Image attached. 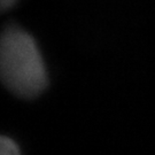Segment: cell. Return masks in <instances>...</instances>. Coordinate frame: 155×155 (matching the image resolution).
Listing matches in <instances>:
<instances>
[{
    "instance_id": "1",
    "label": "cell",
    "mask_w": 155,
    "mask_h": 155,
    "mask_svg": "<svg viewBox=\"0 0 155 155\" xmlns=\"http://www.w3.org/2000/svg\"><path fill=\"white\" fill-rule=\"evenodd\" d=\"M0 76L6 89L23 99H33L47 87V70L38 45L15 24H8L1 33Z\"/></svg>"
},
{
    "instance_id": "2",
    "label": "cell",
    "mask_w": 155,
    "mask_h": 155,
    "mask_svg": "<svg viewBox=\"0 0 155 155\" xmlns=\"http://www.w3.org/2000/svg\"><path fill=\"white\" fill-rule=\"evenodd\" d=\"M0 155H21L18 145L9 137L1 136L0 138Z\"/></svg>"
},
{
    "instance_id": "3",
    "label": "cell",
    "mask_w": 155,
    "mask_h": 155,
    "mask_svg": "<svg viewBox=\"0 0 155 155\" xmlns=\"http://www.w3.org/2000/svg\"><path fill=\"white\" fill-rule=\"evenodd\" d=\"M18 0H0V7H1V11L5 12L11 9L13 6L16 4Z\"/></svg>"
}]
</instances>
